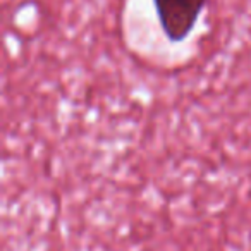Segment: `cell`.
Returning <instances> with one entry per match:
<instances>
[{"mask_svg":"<svg viewBox=\"0 0 251 251\" xmlns=\"http://www.w3.org/2000/svg\"><path fill=\"white\" fill-rule=\"evenodd\" d=\"M208 0H153L164 35L172 43L184 42L195 29Z\"/></svg>","mask_w":251,"mask_h":251,"instance_id":"1","label":"cell"}]
</instances>
